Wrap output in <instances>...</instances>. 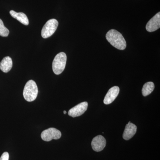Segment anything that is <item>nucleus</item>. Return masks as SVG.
<instances>
[{"instance_id":"obj_1","label":"nucleus","mask_w":160,"mask_h":160,"mask_svg":"<svg viewBox=\"0 0 160 160\" xmlns=\"http://www.w3.org/2000/svg\"><path fill=\"white\" fill-rule=\"evenodd\" d=\"M106 38L112 46L119 50H124L126 47V40L122 35L115 29H111L106 34Z\"/></svg>"},{"instance_id":"obj_2","label":"nucleus","mask_w":160,"mask_h":160,"mask_svg":"<svg viewBox=\"0 0 160 160\" xmlns=\"http://www.w3.org/2000/svg\"><path fill=\"white\" fill-rule=\"evenodd\" d=\"M38 92L37 85L33 80H29L26 83L23 90V96L27 102L34 101Z\"/></svg>"},{"instance_id":"obj_3","label":"nucleus","mask_w":160,"mask_h":160,"mask_svg":"<svg viewBox=\"0 0 160 160\" xmlns=\"http://www.w3.org/2000/svg\"><path fill=\"white\" fill-rule=\"evenodd\" d=\"M67 56L65 52L58 53L52 62V68L53 72L56 75L62 73L65 69L66 66Z\"/></svg>"},{"instance_id":"obj_4","label":"nucleus","mask_w":160,"mask_h":160,"mask_svg":"<svg viewBox=\"0 0 160 160\" xmlns=\"http://www.w3.org/2000/svg\"><path fill=\"white\" fill-rule=\"evenodd\" d=\"M58 22L55 19H51L46 22L42 30V37L47 38L51 36L57 29Z\"/></svg>"},{"instance_id":"obj_5","label":"nucleus","mask_w":160,"mask_h":160,"mask_svg":"<svg viewBox=\"0 0 160 160\" xmlns=\"http://www.w3.org/2000/svg\"><path fill=\"white\" fill-rule=\"evenodd\" d=\"M62 136L59 130L54 128H50L44 130L41 133V138L43 141L49 142L52 139L58 140Z\"/></svg>"},{"instance_id":"obj_6","label":"nucleus","mask_w":160,"mask_h":160,"mask_svg":"<svg viewBox=\"0 0 160 160\" xmlns=\"http://www.w3.org/2000/svg\"><path fill=\"white\" fill-rule=\"evenodd\" d=\"M88 106L87 102L80 103L70 109L68 112V114L72 118L80 116L86 111Z\"/></svg>"},{"instance_id":"obj_7","label":"nucleus","mask_w":160,"mask_h":160,"mask_svg":"<svg viewBox=\"0 0 160 160\" xmlns=\"http://www.w3.org/2000/svg\"><path fill=\"white\" fill-rule=\"evenodd\" d=\"M106 139L102 135H98L93 138L92 141L91 146L92 149L96 152L102 151L106 147Z\"/></svg>"},{"instance_id":"obj_8","label":"nucleus","mask_w":160,"mask_h":160,"mask_svg":"<svg viewBox=\"0 0 160 160\" xmlns=\"http://www.w3.org/2000/svg\"><path fill=\"white\" fill-rule=\"evenodd\" d=\"M160 27V12H158L147 23L146 29L149 32H152L159 29Z\"/></svg>"},{"instance_id":"obj_9","label":"nucleus","mask_w":160,"mask_h":160,"mask_svg":"<svg viewBox=\"0 0 160 160\" xmlns=\"http://www.w3.org/2000/svg\"><path fill=\"white\" fill-rule=\"evenodd\" d=\"M119 91L120 89L118 86H113L110 88L104 98V104L109 105L112 103L117 97Z\"/></svg>"},{"instance_id":"obj_10","label":"nucleus","mask_w":160,"mask_h":160,"mask_svg":"<svg viewBox=\"0 0 160 160\" xmlns=\"http://www.w3.org/2000/svg\"><path fill=\"white\" fill-rule=\"evenodd\" d=\"M137 127L134 124L129 122L125 127L123 134V138L125 140H129L133 137L136 133Z\"/></svg>"},{"instance_id":"obj_11","label":"nucleus","mask_w":160,"mask_h":160,"mask_svg":"<svg viewBox=\"0 0 160 160\" xmlns=\"http://www.w3.org/2000/svg\"><path fill=\"white\" fill-rule=\"evenodd\" d=\"M10 14L12 18L18 20L23 25L28 26L29 24V19L26 14L22 12H16L11 10Z\"/></svg>"},{"instance_id":"obj_12","label":"nucleus","mask_w":160,"mask_h":160,"mask_svg":"<svg viewBox=\"0 0 160 160\" xmlns=\"http://www.w3.org/2000/svg\"><path fill=\"white\" fill-rule=\"evenodd\" d=\"M12 66V60L9 56L4 58L0 63V69L4 72H9L11 70Z\"/></svg>"},{"instance_id":"obj_13","label":"nucleus","mask_w":160,"mask_h":160,"mask_svg":"<svg viewBox=\"0 0 160 160\" xmlns=\"http://www.w3.org/2000/svg\"><path fill=\"white\" fill-rule=\"evenodd\" d=\"M154 84L152 82H148L144 84L142 89V93L144 97L149 95L154 89Z\"/></svg>"},{"instance_id":"obj_14","label":"nucleus","mask_w":160,"mask_h":160,"mask_svg":"<svg viewBox=\"0 0 160 160\" xmlns=\"http://www.w3.org/2000/svg\"><path fill=\"white\" fill-rule=\"evenodd\" d=\"M9 29L5 27L2 21L0 19V36L6 37L9 35Z\"/></svg>"},{"instance_id":"obj_15","label":"nucleus","mask_w":160,"mask_h":160,"mask_svg":"<svg viewBox=\"0 0 160 160\" xmlns=\"http://www.w3.org/2000/svg\"><path fill=\"white\" fill-rule=\"evenodd\" d=\"M9 154L8 152H4L1 156L0 160H9Z\"/></svg>"},{"instance_id":"obj_16","label":"nucleus","mask_w":160,"mask_h":160,"mask_svg":"<svg viewBox=\"0 0 160 160\" xmlns=\"http://www.w3.org/2000/svg\"><path fill=\"white\" fill-rule=\"evenodd\" d=\"M64 113L65 114H66V111H64Z\"/></svg>"}]
</instances>
